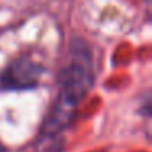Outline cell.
Returning a JSON list of instances; mask_svg holds the SVG:
<instances>
[{
  "instance_id": "cell-1",
  "label": "cell",
  "mask_w": 152,
  "mask_h": 152,
  "mask_svg": "<svg viewBox=\"0 0 152 152\" xmlns=\"http://www.w3.org/2000/svg\"><path fill=\"white\" fill-rule=\"evenodd\" d=\"M93 62L88 46H74V56L57 74V96L51 105L39 131L41 139H53L70 126L79 105L93 87Z\"/></svg>"
},
{
  "instance_id": "cell-2",
  "label": "cell",
  "mask_w": 152,
  "mask_h": 152,
  "mask_svg": "<svg viewBox=\"0 0 152 152\" xmlns=\"http://www.w3.org/2000/svg\"><path fill=\"white\" fill-rule=\"evenodd\" d=\"M43 74L44 67L39 62L33 61L30 56H18L0 72V88L10 92L36 88Z\"/></svg>"
},
{
  "instance_id": "cell-3",
  "label": "cell",
  "mask_w": 152,
  "mask_h": 152,
  "mask_svg": "<svg viewBox=\"0 0 152 152\" xmlns=\"http://www.w3.org/2000/svg\"><path fill=\"white\" fill-rule=\"evenodd\" d=\"M0 152H7V149H5V145L0 142Z\"/></svg>"
}]
</instances>
